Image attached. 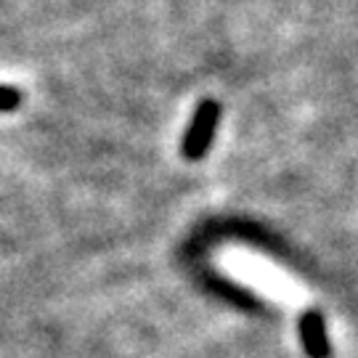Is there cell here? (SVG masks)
Returning <instances> with one entry per match:
<instances>
[{
  "label": "cell",
  "mask_w": 358,
  "mask_h": 358,
  "mask_svg": "<svg viewBox=\"0 0 358 358\" xmlns=\"http://www.w3.org/2000/svg\"><path fill=\"white\" fill-rule=\"evenodd\" d=\"M217 120H220V103L207 99L196 106V115H194L192 125L183 136V143H180V154L186 159H202L207 154V149L213 146V138H215L217 130Z\"/></svg>",
  "instance_id": "obj_1"
},
{
  "label": "cell",
  "mask_w": 358,
  "mask_h": 358,
  "mask_svg": "<svg viewBox=\"0 0 358 358\" xmlns=\"http://www.w3.org/2000/svg\"><path fill=\"white\" fill-rule=\"evenodd\" d=\"M22 103V93L8 85H0V112H11Z\"/></svg>",
  "instance_id": "obj_3"
},
{
  "label": "cell",
  "mask_w": 358,
  "mask_h": 358,
  "mask_svg": "<svg viewBox=\"0 0 358 358\" xmlns=\"http://www.w3.org/2000/svg\"><path fill=\"white\" fill-rule=\"evenodd\" d=\"M300 337L308 358H329V340H327V324L324 316L310 310L300 321Z\"/></svg>",
  "instance_id": "obj_2"
}]
</instances>
